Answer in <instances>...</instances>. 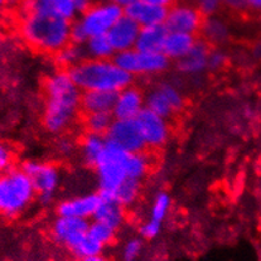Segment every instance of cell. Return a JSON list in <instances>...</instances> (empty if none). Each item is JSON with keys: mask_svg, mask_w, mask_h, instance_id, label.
<instances>
[{"mask_svg": "<svg viewBox=\"0 0 261 261\" xmlns=\"http://www.w3.org/2000/svg\"><path fill=\"white\" fill-rule=\"evenodd\" d=\"M108 145L109 143L103 135L86 133L79 145L80 158H81L82 163L87 167L95 168L98 162L102 159Z\"/></svg>", "mask_w": 261, "mask_h": 261, "instance_id": "obj_22", "label": "cell"}, {"mask_svg": "<svg viewBox=\"0 0 261 261\" xmlns=\"http://www.w3.org/2000/svg\"><path fill=\"white\" fill-rule=\"evenodd\" d=\"M193 3L204 17L218 14L223 7V0H193Z\"/></svg>", "mask_w": 261, "mask_h": 261, "instance_id": "obj_35", "label": "cell"}, {"mask_svg": "<svg viewBox=\"0 0 261 261\" xmlns=\"http://www.w3.org/2000/svg\"><path fill=\"white\" fill-rule=\"evenodd\" d=\"M68 73L81 91H121L133 85V77L115 62L110 60L86 58L68 70Z\"/></svg>", "mask_w": 261, "mask_h": 261, "instance_id": "obj_2", "label": "cell"}, {"mask_svg": "<svg viewBox=\"0 0 261 261\" xmlns=\"http://www.w3.org/2000/svg\"><path fill=\"white\" fill-rule=\"evenodd\" d=\"M223 7L233 12H240V10L246 9V3L245 0H223Z\"/></svg>", "mask_w": 261, "mask_h": 261, "instance_id": "obj_38", "label": "cell"}, {"mask_svg": "<svg viewBox=\"0 0 261 261\" xmlns=\"http://www.w3.org/2000/svg\"><path fill=\"white\" fill-rule=\"evenodd\" d=\"M103 249H105V246L102 244H100L94 238H91L89 233H86L84 239L74 246V249L71 252L81 260L86 259V257L98 256V255L102 254Z\"/></svg>", "mask_w": 261, "mask_h": 261, "instance_id": "obj_31", "label": "cell"}, {"mask_svg": "<svg viewBox=\"0 0 261 261\" xmlns=\"http://www.w3.org/2000/svg\"><path fill=\"white\" fill-rule=\"evenodd\" d=\"M145 108V94L139 87L130 85L116 94L111 113L115 119L133 120L137 119Z\"/></svg>", "mask_w": 261, "mask_h": 261, "instance_id": "obj_16", "label": "cell"}, {"mask_svg": "<svg viewBox=\"0 0 261 261\" xmlns=\"http://www.w3.org/2000/svg\"><path fill=\"white\" fill-rule=\"evenodd\" d=\"M89 226L90 220L57 215L50 225V236L57 244L72 251L87 233Z\"/></svg>", "mask_w": 261, "mask_h": 261, "instance_id": "obj_13", "label": "cell"}, {"mask_svg": "<svg viewBox=\"0 0 261 261\" xmlns=\"http://www.w3.org/2000/svg\"><path fill=\"white\" fill-rule=\"evenodd\" d=\"M73 3H74V7H76L77 13H79L80 15L81 13L86 12V10L94 4L95 0H73Z\"/></svg>", "mask_w": 261, "mask_h": 261, "instance_id": "obj_39", "label": "cell"}, {"mask_svg": "<svg viewBox=\"0 0 261 261\" xmlns=\"http://www.w3.org/2000/svg\"><path fill=\"white\" fill-rule=\"evenodd\" d=\"M124 14L132 18L140 28L166 23L168 8L150 4L145 0H134L124 7Z\"/></svg>", "mask_w": 261, "mask_h": 261, "instance_id": "obj_17", "label": "cell"}, {"mask_svg": "<svg viewBox=\"0 0 261 261\" xmlns=\"http://www.w3.org/2000/svg\"><path fill=\"white\" fill-rule=\"evenodd\" d=\"M168 32L169 31L167 29L166 24L143 27L140 28L135 48L145 52H163Z\"/></svg>", "mask_w": 261, "mask_h": 261, "instance_id": "obj_26", "label": "cell"}, {"mask_svg": "<svg viewBox=\"0 0 261 261\" xmlns=\"http://www.w3.org/2000/svg\"><path fill=\"white\" fill-rule=\"evenodd\" d=\"M113 113H91L85 114L84 126L86 129V133L90 134L103 135L108 134L111 124L114 122Z\"/></svg>", "mask_w": 261, "mask_h": 261, "instance_id": "obj_30", "label": "cell"}, {"mask_svg": "<svg viewBox=\"0 0 261 261\" xmlns=\"http://www.w3.org/2000/svg\"><path fill=\"white\" fill-rule=\"evenodd\" d=\"M74 148H76V146H74V143L67 137L62 138V139L58 140V143H57L58 153L63 156L71 155V154L74 151Z\"/></svg>", "mask_w": 261, "mask_h": 261, "instance_id": "obj_37", "label": "cell"}, {"mask_svg": "<svg viewBox=\"0 0 261 261\" xmlns=\"http://www.w3.org/2000/svg\"><path fill=\"white\" fill-rule=\"evenodd\" d=\"M210 49L211 46H208L203 39H197L193 48L177 62L178 72L183 76L196 79L208 71Z\"/></svg>", "mask_w": 261, "mask_h": 261, "instance_id": "obj_19", "label": "cell"}, {"mask_svg": "<svg viewBox=\"0 0 261 261\" xmlns=\"http://www.w3.org/2000/svg\"><path fill=\"white\" fill-rule=\"evenodd\" d=\"M37 192L23 168H12L0 175V214L15 217L31 207Z\"/></svg>", "mask_w": 261, "mask_h": 261, "instance_id": "obj_5", "label": "cell"}, {"mask_svg": "<svg viewBox=\"0 0 261 261\" xmlns=\"http://www.w3.org/2000/svg\"><path fill=\"white\" fill-rule=\"evenodd\" d=\"M13 162V153L9 146L4 143H0V173L10 169Z\"/></svg>", "mask_w": 261, "mask_h": 261, "instance_id": "obj_36", "label": "cell"}, {"mask_svg": "<svg viewBox=\"0 0 261 261\" xmlns=\"http://www.w3.org/2000/svg\"><path fill=\"white\" fill-rule=\"evenodd\" d=\"M260 20H261V10H260Z\"/></svg>", "mask_w": 261, "mask_h": 261, "instance_id": "obj_45", "label": "cell"}, {"mask_svg": "<svg viewBox=\"0 0 261 261\" xmlns=\"http://www.w3.org/2000/svg\"><path fill=\"white\" fill-rule=\"evenodd\" d=\"M109 144L129 153L145 151L146 145L137 120L115 119L105 135Z\"/></svg>", "mask_w": 261, "mask_h": 261, "instance_id": "obj_11", "label": "cell"}, {"mask_svg": "<svg viewBox=\"0 0 261 261\" xmlns=\"http://www.w3.org/2000/svg\"><path fill=\"white\" fill-rule=\"evenodd\" d=\"M116 232H118V231L114 230L110 226L94 220L90 222L89 231H87V233H89L91 238H94L96 241H98L100 244H102L103 246H108L110 242L114 241Z\"/></svg>", "mask_w": 261, "mask_h": 261, "instance_id": "obj_32", "label": "cell"}, {"mask_svg": "<svg viewBox=\"0 0 261 261\" xmlns=\"http://www.w3.org/2000/svg\"><path fill=\"white\" fill-rule=\"evenodd\" d=\"M246 8L252 10H261V0H245Z\"/></svg>", "mask_w": 261, "mask_h": 261, "instance_id": "obj_41", "label": "cell"}, {"mask_svg": "<svg viewBox=\"0 0 261 261\" xmlns=\"http://www.w3.org/2000/svg\"><path fill=\"white\" fill-rule=\"evenodd\" d=\"M197 36L180 32H168L164 42L163 53L170 61L178 62L193 48L197 42Z\"/></svg>", "mask_w": 261, "mask_h": 261, "instance_id": "obj_24", "label": "cell"}, {"mask_svg": "<svg viewBox=\"0 0 261 261\" xmlns=\"http://www.w3.org/2000/svg\"><path fill=\"white\" fill-rule=\"evenodd\" d=\"M145 2L150 3V4H154V5H158V7L169 8L170 5L174 4L175 0H145Z\"/></svg>", "mask_w": 261, "mask_h": 261, "instance_id": "obj_40", "label": "cell"}, {"mask_svg": "<svg viewBox=\"0 0 261 261\" xmlns=\"http://www.w3.org/2000/svg\"><path fill=\"white\" fill-rule=\"evenodd\" d=\"M142 194V182L137 179H126L114 193L113 198L121 203L125 208L134 206Z\"/></svg>", "mask_w": 261, "mask_h": 261, "instance_id": "obj_29", "label": "cell"}, {"mask_svg": "<svg viewBox=\"0 0 261 261\" xmlns=\"http://www.w3.org/2000/svg\"><path fill=\"white\" fill-rule=\"evenodd\" d=\"M4 3H5V0H0V8L3 7V4H4Z\"/></svg>", "mask_w": 261, "mask_h": 261, "instance_id": "obj_44", "label": "cell"}, {"mask_svg": "<svg viewBox=\"0 0 261 261\" xmlns=\"http://www.w3.org/2000/svg\"><path fill=\"white\" fill-rule=\"evenodd\" d=\"M71 20L46 14H25L20 32L27 43L34 49L56 55L71 43Z\"/></svg>", "mask_w": 261, "mask_h": 261, "instance_id": "obj_3", "label": "cell"}, {"mask_svg": "<svg viewBox=\"0 0 261 261\" xmlns=\"http://www.w3.org/2000/svg\"><path fill=\"white\" fill-rule=\"evenodd\" d=\"M135 120L139 125L146 149L155 150V149L163 148L168 143L172 134L169 119L163 118L145 108Z\"/></svg>", "mask_w": 261, "mask_h": 261, "instance_id": "obj_12", "label": "cell"}, {"mask_svg": "<svg viewBox=\"0 0 261 261\" xmlns=\"http://www.w3.org/2000/svg\"><path fill=\"white\" fill-rule=\"evenodd\" d=\"M199 34L201 39H203L208 46L222 47L230 39L231 29L227 20L216 14L204 18Z\"/></svg>", "mask_w": 261, "mask_h": 261, "instance_id": "obj_21", "label": "cell"}, {"mask_svg": "<svg viewBox=\"0 0 261 261\" xmlns=\"http://www.w3.org/2000/svg\"><path fill=\"white\" fill-rule=\"evenodd\" d=\"M94 221H98L118 231L126 220V208L114 198H102L96 210Z\"/></svg>", "mask_w": 261, "mask_h": 261, "instance_id": "obj_23", "label": "cell"}, {"mask_svg": "<svg viewBox=\"0 0 261 261\" xmlns=\"http://www.w3.org/2000/svg\"><path fill=\"white\" fill-rule=\"evenodd\" d=\"M25 14L56 15L67 20H74L79 17L73 0H24Z\"/></svg>", "mask_w": 261, "mask_h": 261, "instance_id": "obj_18", "label": "cell"}, {"mask_svg": "<svg viewBox=\"0 0 261 261\" xmlns=\"http://www.w3.org/2000/svg\"><path fill=\"white\" fill-rule=\"evenodd\" d=\"M82 91L66 70L47 77L42 121L50 134H63L74 124L81 110Z\"/></svg>", "mask_w": 261, "mask_h": 261, "instance_id": "obj_1", "label": "cell"}, {"mask_svg": "<svg viewBox=\"0 0 261 261\" xmlns=\"http://www.w3.org/2000/svg\"><path fill=\"white\" fill-rule=\"evenodd\" d=\"M22 168L33 183L38 201L44 206L52 203L55 193L61 185V172L58 167L49 162L28 161Z\"/></svg>", "mask_w": 261, "mask_h": 261, "instance_id": "obj_9", "label": "cell"}, {"mask_svg": "<svg viewBox=\"0 0 261 261\" xmlns=\"http://www.w3.org/2000/svg\"><path fill=\"white\" fill-rule=\"evenodd\" d=\"M143 251V240L140 238H130L122 246V261H135Z\"/></svg>", "mask_w": 261, "mask_h": 261, "instance_id": "obj_33", "label": "cell"}, {"mask_svg": "<svg viewBox=\"0 0 261 261\" xmlns=\"http://www.w3.org/2000/svg\"><path fill=\"white\" fill-rule=\"evenodd\" d=\"M204 15L194 3L180 0L168 8L166 27L169 32L198 36L203 24Z\"/></svg>", "mask_w": 261, "mask_h": 261, "instance_id": "obj_10", "label": "cell"}, {"mask_svg": "<svg viewBox=\"0 0 261 261\" xmlns=\"http://www.w3.org/2000/svg\"><path fill=\"white\" fill-rule=\"evenodd\" d=\"M145 105L158 115L172 119L185 109L186 95L180 85L164 80L154 84L146 91Z\"/></svg>", "mask_w": 261, "mask_h": 261, "instance_id": "obj_7", "label": "cell"}, {"mask_svg": "<svg viewBox=\"0 0 261 261\" xmlns=\"http://www.w3.org/2000/svg\"><path fill=\"white\" fill-rule=\"evenodd\" d=\"M121 154V149L109 144L102 159L94 168L98 193L102 198H113L116 190L129 179L122 164Z\"/></svg>", "mask_w": 261, "mask_h": 261, "instance_id": "obj_8", "label": "cell"}, {"mask_svg": "<svg viewBox=\"0 0 261 261\" xmlns=\"http://www.w3.org/2000/svg\"><path fill=\"white\" fill-rule=\"evenodd\" d=\"M114 60L133 79L161 76L169 70L172 63L163 52H145L137 48L118 53Z\"/></svg>", "mask_w": 261, "mask_h": 261, "instance_id": "obj_6", "label": "cell"}, {"mask_svg": "<svg viewBox=\"0 0 261 261\" xmlns=\"http://www.w3.org/2000/svg\"><path fill=\"white\" fill-rule=\"evenodd\" d=\"M80 261H108L102 255H98V256H94V257H86V259H81Z\"/></svg>", "mask_w": 261, "mask_h": 261, "instance_id": "obj_42", "label": "cell"}, {"mask_svg": "<svg viewBox=\"0 0 261 261\" xmlns=\"http://www.w3.org/2000/svg\"><path fill=\"white\" fill-rule=\"evenodd\" d=\"M87 58L92 60H110L115 57L116 52L111 46V42L106 34L95 36L84 43Z\"/></svg>", "mask_w": 261, "mask_h": 261, "instance_id": "obj_28", "label": "cell"}, {"mask_svg": "<svg viewBox=\"0 0 261 261\" xmlns=\"http://www.w3.org/2000/svg\"><path fill=\"white\" fill-rule=\"evenodd\" d=\"M101 202L100 193L87 192L66 198L57 204V215L91 220Z\"/></svg>", "mask_w": 261, "mask_h": 261, "instance_id": "obj_15", "label": "cell"}, {"mask_svg": "<svg viewBox=\"0 0 261 261\" xmlns=\"http://www.w3.org/2000/svg\"><path fill=\"white\" fill-rule=\"evenodd\" d=\"M227 63V53L222 47H211L208 55V71L217 72L222 70Z\"/></svg>", "mask_w": 261, "mask_h": 261, "instance_id": "obj_34", "label": "cell"}, {"mask_svg": "<svg viewBox=\"0 0 261 261\" xmlns=\"http://www.w3.org/2000/svg\"><path fill=\"white\" fill-rule=\"evenodd\" d=\"M139 32L140 27L132 18L124 14L118 22L111 27V29L108 32L106 36L109 37L111 46L115 49L116 55H118V53L135 48Z\"/></svg>", "mask_w": 261, "mask_h": 261, "instance_id": "obj_20", "label": "cell"}, {"mask_svg": "<svg viewBox=\"0 0 261 261\" xmlns=\"http://www.w3.org/2000/svg\"><path fill=\"white\" fill-rule=\"evenodd\" d=\"M124 15V7L109 0L95 2L86 12L72 20L71 41L84 44L89 38L108 34L111 27Z\"/></svg>", "mask_w": 261, "mask_h": 261, "instance_id": "obj_4", "label": "cell"}, {"mask_svg": "<svg viewBox=\"0 0 261 261\" xmlns=\"http://www.w3.org/2000/svg\"><path fill=\"white\" fill-rule=\"evenodd\" d=\"M172 210V197L166 191H159L154 194L149 208L148 220L144 221L139 228L142 238L153 240L161 235L163 223Z\"/></svg>", "mask_w": 261, "mask_h": 261, "instance_id": "obj_14", "label": "cell"}, {"mask_svg": "<svg viewBox=\"0 0 261 261\" xmlns=\"http://www.w3.org/2000/svg\"><path fill=\"white\" fill-rule=\"evenodd\" d=\"M109 2L116 3V4L121 5V7H126L127 4H130V3L134 2V0H109Z\"/></svg>", "mask_w": 261, "mask_h": 261, "instance_id": "obj_43", "label": "cell"}, {"mask_svg": "<svg viewBox=\"0 0 261 261\" xmlns=\"http://www.w3.org/2000/svg\"><path fill=\"white\" fill-rule=\"evenodd\" d=\"M56 62L60 66L61 70H71L72 67L77 66L87 58L86 50H85L84 44L74 43L71 42L67 46L63 47L62 49L58 50L55 55Z\"/></svg>", "mask_w": 261, "mask_h": 261, "instance_id": "obj_27", "label": "cell"}, {"mask_svg": "<svg viewBox=\"0 0 261 261\" xmlns=\"http://www.w3.org/2000/svg\"><path fill=\"white\" fill-rule=\"evenodd\" d=\"M116 92L82 91L81 110L84 114L111 113L115 103Z\"/></svg>", "mask_w": 261, "mask_h": 261, "instance_id": "obj_25", "label": "cell"}]
</instances>
